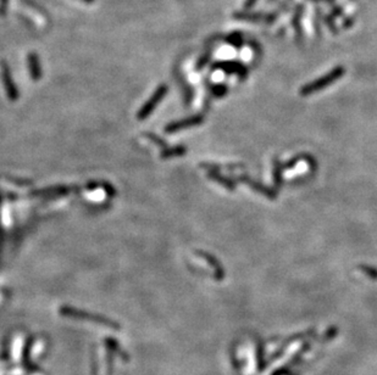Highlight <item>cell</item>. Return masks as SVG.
I'll use <instances>...</instances> for the list:
<instances>
[{
	"label": "cell",
	"mask_w": 377,
	"mask_h": 375,
	"mask_svg": "<svg viewBox=\"0 0 377 375\" xmlns=\"http://www.w3.org/2000/svg\"><path fill=\"white\" fill-rule=\"evenodd\" d=\"M185 153V147L183 146H176V147H170V149H162L161 151V158L162 159H170L173 156H181Z\"/></svg>",
	"instance_id": "5b68a950"
},
{
	"label": "cell",
	"mask_w": 377,
	"mask_h": 375,
	"mask_svg": "<svg viewBox=\"0 0 377 375\" xmlns=\"http://www.w3.org/2000/svg\"><path fill=\"white\" fill-rule=\"evenodd\" d=\"M27 62H28V68H30L32 80L39 81L40 77H42V67H40L38 55H37L36 53L28 54Z\"/></svg>",
	"instance_id": "277c9868"
},
{
	"label": "cell",
	"mask_w": 377,
	"mask_h": 375,
	"mask_svg": "<svg viewBox=\"0 0 377 375\" xmlns=\"http://www.w3.org/2000/svg\"><path fill=\"white\" fill-rule=\"evenodd\" d=\"M82 2L83 3H87V4H92V3L94 2V0H82Z\"/></svg>",
	"instance_id": "ba28073f"
},
{
	"label": "cell",
	"mask_w": 377,
	"mask_h": 375,
	"mask_svg": "<svg viewBox=\"0 0 377 375\" xmlns=\"http://www.w3.org/2000/svg\"><path fill=\"white\" fill-rule=\"evenodd\" d=\"M166 94H167V86L166 84H161V86L155 90L154 94L150 97L149 100H148L147 103L142 106V109L139 110V112L137 115L138 120L143 121V120H146L148 116H150V113L154 111L155 107L160 104L162 98H164Z\"/></svg>",
	"instance_id": "6da1fadb"
},
{
	"label": "cell",
	"mask_w": 377,
	"mask_h": 375,
	"mask_svg": "<svg viewBox=\"0 0 377 375\" xmlns=\"http://www.w3.org/2000/svg\"><path fill=\"white\" fill-rule=\"evenodd\" d=\"M2 78H3V83H4L5 90L8 93V97L11 99L13 101L17 100L19 98V90H17L15 83L13 81V76H11L10 72V67L7 65V62L3 61L2 62Z\"/></svg>",
	"instance_id": "7a4b0ae2"
},
{
	"label": "cell",
	"mask_w": 377,
	"mask_h": 375,
	"mask_svg": "<svg viewBox=\"0 0 377 375\" xmlns=\"http://www.w3.org/2000/svg\"><path fill=\"white\" fill-rule=\"evenodd\" d=\"M71 190L69 187H54L53 189H44L40 191H34L33 195H49V194H64Z\"/></svg>",
	"instance_id": "8992f818"
},
{
	"label": "cell",
	"mask_w": 377,
	"mask_h": 375,
	"mask_svg": "<svg viewBox=\"0 0 377 375\" xmlns=\"http://www.w3.org/2000/svg\"><path fill=\"white\" fill-rule=\"evenodd\" d=\"M147 136H148V138L150 139V140L154 141V143H155L156 145H158V146L162 147V149H166V146H167L166 143H165L164 140H161V139L159 138V136H156V135H154V134H150V133H148Z\"/></svg>",
	"instance_id": "52a82bcc"
},
{
	"label": "cell",
	"mask_w": 377,
	"mask_h": 375,
	"mask_svg": "<svg viewBox=\"0 0 377 375\" xmlns=\"http://www.w3.org/2000/svg\"><path fill=\"white\" fill-rule=\"evenodd\" d=\"M202 118L200 117H191V118H185L183 121H178V122H172L170 123L169 126H166L165 128V132L166 133H176L179 132V130L184 129V128L191 127V126H196V124L200 123Z\"/></svg>",
	"instance_id": "3957f363"
}]
</instances>
